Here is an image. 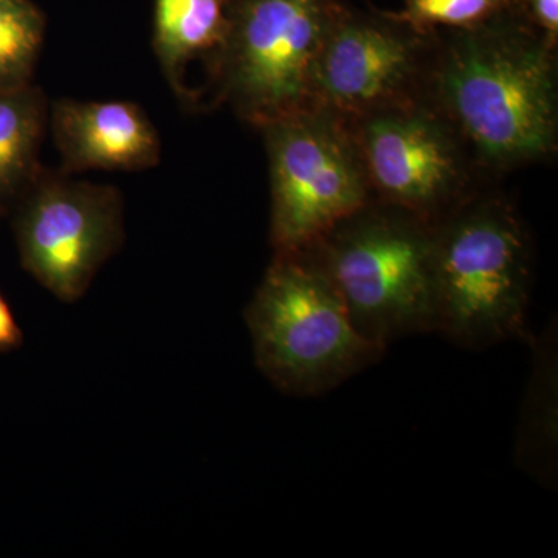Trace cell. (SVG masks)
<instances>
[{
	"instance_id": "cell-1",
	"label": "cell",
	"mask_w": 558,
	"mask_h": 558,
	"mask_svg": "<svg viewBox=\"0 0 558 558\" xmlns=\"http://www.w3.org/2000/svg\"><path fill=\"white\" fill-rule=\"evenodd\" d=\"M427 100L492 179L558 150V44L517 0L494 20L438 31Z\"/></svg>"
},
{
	"instance_id": "cell-2",
	"label": "cell",
	"mask_w": 558,
	"mask_h": 558,
	"mask_svg": "<svg viewBox=\"0 0 558 558\" xmlns=\"http://www.w3.org/2000/svg\"><path fill=\"white\" fill-rule=\"evenodd\" d=\"M534 242L494 186L435 226V332L468 349L527 339Z\"/></svg>"
},
{
	"instance_id": "cell-3",
	"label": "cell",
	"mask_w": 558,
	"mask_h": 558,
	"mask_svg": "<svg viewBox=\"0 0 558 558\" xmlns=\"http://www.w3.org/2000/svg\"><path fill=\"white\" fill-rule=\"evenodd\" d=\"M258 368L286 395H325L384 357L310 250L275 253L245 310Z\"/></svg>"
},
{
	"instance_id": "cell-4",
	"label": "cell",
	"mask_w": 558,
	"mask_h": 558,
	"mask_svg": "<svg viewBox=\"0 0 558 558\" xmlns=\"http://www.w3.org/2000/svg\"><path fill=\"white\" fill-rule=\"evenodd\" d=\"M435 226L369 201L311 245L347 304L355 329L388 349L435 332Z\"/></svg>"
},
{
	"instance_id": "cell-5",
	"label": "cell",
	"mask_w": 558,
	"mask_h": 558,
	"mask_svg": "<svg viewBox=\"0 0 558 558\" xmlns=\"http://www.w3.org/2000/svg\"><path fill=\"white\" fill-rule=\"evenodd\" d=\"M341 0H233L207 65L218 101L253 128L310 106L311 76Z\"/></svg>"
},
{
	"instance_id": "cell-6",
	"label": "cell",
	"mask_w": 558,
	"mask_h": 558,
	"mask_svg": "<svg viewBox=\"0 0 558 558\" xmlns=\"http://www.w3.org/2000/svg\"><path fill=\"white\" fill-rule=\"evenodd\" d=\"M270 171V245L275 253L311 247L371 201L347 120L310 105L258 128Z\"/></svg>"
},
{
	"instance_id": "cell-7",
	"label": "cell",
	"mask_w": 558,
	"mask_h": 558,
	"mask_svg": "<svg viewBox=\"0 0 558 558\" xmlns=\"http://www.w3.org/2000/svg\"><path fill=\"white\" fill-rule=\"evenodd\" d=\"M371 201L436 226L490 189L469 143L428 100L348 121Z\"/></svg>"
},
{
	"instance_id": "cell-8",
	"label": "cell",
	"mask_w": 558,
	"mask_h": 558,
	"mask_svg": "<svg viewBox=\"0 0 558 558\" xmlns=\"http://www.w3.org/2000/svg\"><path fill=\"white\" fill-rule=\"evenodd\" d=\"M438 31L413 27L398 11L344 3L315 61L310 105L347 121L427 100Z\"/></svg>"
},
{
	"instance_id": "cell-9",
	"label": "cell",
	"mask_w": 558,
	"mask_h": 558,
	"mask_svg": "<svg viewBox=\"0 0 558 558\" xmlns=\"http://www.w3.org/2000/svg\"><path fill=\"white\" fill-rule=\"evenodd\" d=\"M13 227L22 267L73 303L123 244V197L116 186L43 168L16 201Z\"/></svg>"
},
{
	"instance_id": "cell-10",
	"label": "cell",
	"mask_w": 558,
	"mask_h": 558,
	"mask_svg": "<svg viewBox=\"0 0 558 558\" xmlns=\"http://www.w3.org/2000/svg\"><path fill=\"white\" fill-rule=\"evenodd\" d=\"M49 123L61 171H143L160 161L159 132L131 101H54Z\"/></svg>"
},
{
	"instance_id": "cell-11",
	"label": "cell",
	"mask_w": 558,
	"mask_h": 558,
	"mask_svg": "<svg viewBox=\"0 0 558 558\" xmlns=\"http://www.w3.org/2000/svg\"><path fill=\"white\" fill-rule=\"evenodd\" d=\"M233 0H154L153 49L161 72L182 100H191L185 70L191 61L207 65L219 53L230 27Z\"/></svg>"
},
{
	"instance_id": "cell-12",
	"label": "cell",
	"mask_w": 558,
	"mask_h": 558,
	"mask_svg": "<svg viewBox=\"0 0 558 558\" xmlns=\"http://www.w3.org/2000/svg\"><path fill=\"white\" fill-rule=\"evenodd\" d=\"M49 101L35 84L0 92V205L13 204L38 178Z\"/></svg>"
},
{
	"instance_id": "cell-13",
	"label": "cell",
	"mask_w": 558,
	"mask_h": 558,
	"mask_svg": "<svg viewBox=\"0 0 558 558\" xmlns=\"http://www.w3.org/2000/svg\"><path fill=\"white\" fill-rule=\"evenodd\" d=\"M46 27L32 0H0V92L32 84Z\"/></svg>"
},
{
	"instance_id": "cell-14",
	"label": "cell",
	"mask_w": 558,
	"mask_h": 558,
	"mask_svg": "<svg viewBox=\"0 0 558 558\" xmlns=\"http://www.w3.org/2000/svg\"><path fill=\"white\" fill-rule=\"evenodd\" d=\"M515 2L517 0H405L398 14L418 31H461L494 20Z\"/></svg>"
},
{
	"instance_id": "cell-15",
	"label": "cell",
	"mask_w": 558,
	"mask_h": 558,
	"mask_svg": "<svg viewBox=\"0 0 558 558\" xmlns=\"http://www.w3.org/2000/svg\"><path fill=\"white\" fill-rule=\"evenodd\" d=\"M529 20L558 44V0H521Z\"/></svg>"
},
{
	"instance_id": "cell-16",
	"label": "cell",
	"mask_w": 558,
	"mask_h": 558,
	"mask_svg": "<svg viewBox=\"0 0 558 558\" xmlns=\"http://www.w3.org/2000/svg\"><path fill=\"white\" fill-rule=\"evenodd\" d=\"M24 343V336L13 311H11L9 301L0 292V354L14 351Z\"/></svg>"
},
{
	"instance_id": "cell-17",
	"label": "cell",
	"mask_w": 558,
	"mask_h": 558,
	"mask_svg": "<svg viewBox=\"0 0 558 558\" xmlns=\"http://www.w3.org/2000/svg\"><path fill=\"white\" fill-rule=\"evenodd\" d=\"M3 215H5V208L0 205V218H2Z\"/></svg>"
}]
</instances>
